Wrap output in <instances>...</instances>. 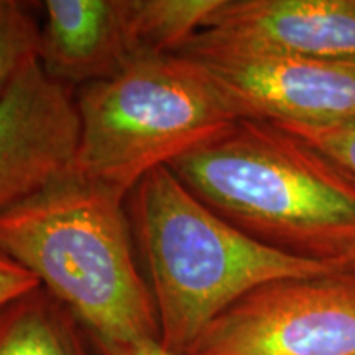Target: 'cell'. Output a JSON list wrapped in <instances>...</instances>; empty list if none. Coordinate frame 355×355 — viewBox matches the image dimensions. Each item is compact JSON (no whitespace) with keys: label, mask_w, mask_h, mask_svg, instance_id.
I'll use <instances>...</instances> for the list:
<instances>
[{"label":"cell","mask_w":355,"mask_h":355,"mask_svg":"<svg viewBox=\"0 0 355 355\" xmlns=\"http://www.w3.org/2000/svg\"><path fill=\"white\" fill-rule=\"evenodd\" d=\"M79 137L73 91L35 58L0 97V211L73 170Z\"/></svg>","instance_id":"52a82bcc"},{"label":"cell","mask_w":355,"mask_h":355,"mask_svg":"<svg viewBox=\"0 0 355 355\" xmlns=\"http://www.w3.org/2000/svg\"><path fill=\"white\" fill-rule=\"evenodd\" d=\"M40 63L64 86H86L115 76L139 56L130 0H46Z\"/></svg>","instance_id":"9c48e42d"},{"label":"cell","mask_w":355,"mask_h":355,"mask_svg":"<svg viewBox=\"0 0 355 355\" xmlns=\"http://www.w3.org/2000/svg\"><path fill=\"white\" fill-rule=\"evenodd\" d=\"M184 355H355V266L254 288Z\"/></svg>","instance_id":"5b68a950"},{"label":"cell","mask_w":355,"mask_h":355,"mask_svg":"<svg viewBox=\"0 0 355 355\" xmlns=\"http://www.w3.org/2000/svg\"><path fill=\"white\" fill-rule=\"evenodd\" d=\"M189 42L355 61V0H220Z\"/></svg>","instance_id":"ba28073f"},{"label":"cell","mask_w":355,"mask_h":355,"mask_svg":"<svg viewBox=\"0 0 355 355\" xmlns=\"http://www.w3.org/2000/svg\"><path fill=\"white\" fill-rule=\"evenodd\" d=\"M282 128L309 144L355 186V115L331 125Z\"/></svg>","instance_id":"4fadbf2b"},{"label":"cell","mask_w":355,"mask_h":355,"mask_svg":"<svg viewBox=\"0 0 355 355\" xmlns=\"http://www.w3.org/2000/svg\"><path fill=\"white\" fill-rule=\"evenodd\" d=\"M194 61L241 119L322 127L355 115V61L224 50L188 42Z\"/></svg>","instance_id":"8992f818"},{"label":"cell","mask_w":355,"mask_h":355,"mask_svg":"<svg viewBox=\"0 0 355 355\" xmlns=\"http://www.w3.org/2000/svg\"><path fill=\"white\" fill-rule=\"evenodd\" d=\"M81 137L74 170L125 198L241 119L201 68L181 55H144L79 89Z\"/></svg>","instance_id":"277c9868"},{"label":"cell","mask_w":355,"mask_h":355,"mask_svg":"<svg viewBox=\"0 0 355 355\" xmlns=\"http://www.w3.org/2000/svg\"><path fill=\"white\" fill-rule=\"evenodd\" d=\"M42 25L26 3L0 0V97L24 66L40 55Z\"/></svg>","instance_id":"7c38bea8"},{"label":"cell","mask_w":355,"mask_h":355,"mask_svg":"<svg viewBox=\"0 0 355 355\" xmlns=\"http://www.w3.org/2000/svg\"><path fill=\"white\" fill-rule=\"evenodd\" d=\"M220 0H130L139 56L178 55L206 24Z\"/></svg>","instance_id":"8fae6325"},{"label":"cell","mask_w":355,"mask_h":355,"mask_svg":"<svg viewBox=\"0 0 355 355\" xmlns=\"http://www.w3.org/2000/svg\"><path fill=\"white\" fill-rule=\"evenodd\" d=\"M92 355H178L163 347L159 339H137L112 343L87 334Z\"/></svg>","instance_id":"9a60e30c"},{"label":"cell","mask_w":355,"mask_h":355,"mask_svg":"<svg viewBox=\"0 0 355 355\" xmlns=\"http://www.w3.org/2000/svg\"><path fill=\"white\" fill-rule=\"evenodd\" d=\"M168 168L254 241L300 259L350 266L355 186L285 128L237 119Z\"/></svg>","instance_id":"6da1fadb"},{"label":"cell","mask_w":355,"mask_h":355,"mask_svg":"<svg viewBox=\"0 0 355 355\" xmlns=\"http://www.w3.org/2000/svg\"><path fill=\"white\" fill-rule=\"evenodd\" d=\"M350 266H355V255H354V259L350 260Z\"/></svg>","instance_id":"2e32d148"},{"label":"cell","mask_w":355,"mask_h":355,"mask_svg":"<svg viewBox=\"0 0 355 355\" xmlns=\"http://www.w3.org/2000/svg\"><path fill=\"white\" fill-rule=\"evenodd\" d=\"M125 201L73 168L0 211V252L28 270L87 334L112 343L159 339Z\"/></svg>","instance_id":"7a4b0ae2"},{"label":"cell","mask_w":355,"mask_h":355,"mask_svg":"<svg viewBox=\"0 0 355 355\" xmlns=\"http://www.w3.org/2000/svg\"><path fill=\"white\" fill-rule=\"evenodd\" d=\"M125 207L133 243L148 272L159 343L178 355L254 288L340 268L254 241L199 201L168 166L141 178Z\"/></svg>","instance_id":"3957f363"},{"label":"cell","mask_w":355,"mask_h":355,"mask_svg":"<svg viewBox=\"0 0 355 355\" xmlns=\"http://www.w3.org/2000/svg\"><path fill=\"white\" fill-rule=\"evenodd\" d=\"M0 355H92L87 332L44 288L0 309Z\"/></svg>","instance_id":"30bf717a"},{"label":"cell","mask_w":355,"mask_h":355,"mask_svg":"<svg viewBox=\"0 0 355 355\" xmlns=\"http://www.w3.org/2000/svg\"><path fill=\"white\" fill-rule=\"evenodd\" d=\"M40 286L28 270L0 252V309Z\"/></svg>","instance_id":"5bb4252c"}]
</instances>
